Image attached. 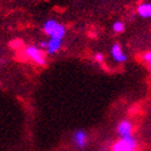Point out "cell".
I'll return each instance as SVG.
<instances>
[{
  "instance_id": "6da1fadb",
  "label": "cell",
  "mask_w": 151,
  "mask_h": 151,
  "mask_svg": "<svg viewBox=\"0 0 151 151\" xmlns=\"http://www.w3.org/2000/svg\"><path fill=\"white\" fill-rule=\"evenodd\" d=\"M42 29H43L44 34L49 38L60 39V40H63L64 38H65L67 32L65 25L54 19H50L45 21Z\"/></svg>"
},
{
  "instance_id": "7a4b0ae2",
  "label": "cell",
  "mask_w": 151,
  "mask_h": 151,
  "mask_svg": "<svg viewBox=\"0 0 151 151\" xmlns=\"http://www.w3.org/2000/svg\"><path fill=\"white\" fill-rule=\"evenodd\" d=\"M138 148V144L133 136L122 137L116 140L111 147L112 151H136Z\"/></svg>"
},
{
  "instance_id": "3957f363",
  "label": "cell",
  "mask_w": 151,
  "mask_h": 151,
  "mask_svg": "<svg viewBox=\"0 0 151 151\" xmlns=\"http://www.w3.org/2000/svg\"><path fill=\"white\" fill-rule=\"evenodd\" d=\"M25 54L26 56L29 57V60L39 66H45L47 65V60L44 57L42 51L36 45H28L25 47Z\"/></svg>"
},
{
  "instance_id": "277c9868",
  "label": "cell",
  "mask_w": 151,
  "mask_h": 151,
  "mask_svg": "<svg viewBox=\"0 0 151 151\" xmlns=\"http://www.w3.org/2000/svg\"><path fill=\"white\" fill-rule=\"evenodd\" d=\"M110 55L112 60L118 64H123L127 60V55L124 53L122 45L119 42H114L110 47Z\"/></svg>"
},
{
  "instance_id": "5b68a950",
  "label": "cell",
  "mask_w": 151,
  "mask_h": 151,
  "mask_svg": "<svg viewBox=\"0 0 151 151\" xmlns=\"http://www.w3.org/2000/svg\"><path fill=\"white\" fill-rule=\"evenodd\" d=\"M133 132H134V125H133V123L131 121H129V120H122V121H120L118 126H116V133L119 134L120 138L133 136Z\"/></svg>"
},
{
  "instance_id": "8992f818",
  "label": "cell",
  "mask_w": 151,
  "mask_h": 151,
  "mask_svg": "<svg viewBox=\"0 0 151 151\" xmlns=\"http://www.w3.org/2000/svg\"><path fill=\"white\" fill-rule=\"evenodd\" d=\"M62 45H63V40L49 38V40H47V47L44 51L47 52V55H54L60 50Z\"/></svg>"
},
{
  "instance_id": "52a82bcc",
  "label": "cell",
  "mask_w": 151,
  "mask_h": 151,
  "mask_svg": "<svg viewBox=\"0 0 151 151\" xmlns=\"http://www.w3.org/2000/svg\"><path fill=\"white\" fill-rule=\"evenodd\" d=\"M136 13L139 17L145 19H151V2L150 1H144L140 2L136 6Z\"/></svg>"
},
{
  "instance_id": "ba28073f",
  "label": "cell",
  "mask_w": 151,
  "mask_h": 151,
  "mask_svg": "<svg viewBox=\"0 0 151 151\" xmlns=\"http://www.w3.org/2000/svg\"><path fill=\"white\" fill-rule=\"evenodd\" d=\"M73 142L79 148H83L88 142V135L83 129H78L73 134Z\"/></svg>"
},
{
  "instance_id": "9c48e42d",
  "label": "cell",
  "mask_w": 151,
  "mask_h": 151,
  "mask_svg": "<svg viewBox=\"0 0 151 151\" xmlns=\"http://www.w3.org/2000/svg\"><path fill=\"white\" fill-rule=\"evenodd\" d=\"M111 28L116 34H122L125 30V24L122 21H116V22H113Z\"/></svg>"
},
{
  "instance_id": "30bf717a",
  "label": "cell",
  "mask_w": 151,
  "mask_h": 151,
  "mask_svg": "<svg viewBox=\"0 0 151 151\" xmlns=\"http://www.w3.org/2000/svg\"><path fill=\"white\" fill-rule=\"evenodd\" d=\"M142 60H144V63L147 64L149 71L151 73V51H147L142 55Z\"/></svg>"
},
{
  "instance_id": "8fae6325",
  "label": "cell",
  "mask_w": 151,
  "mask_h": 151,
  "mask_svg": "<svg viewBox=\"0 0 151 151\" xmlns=\"http://www.w3.org/2000/svg\"><path fill=\"white\" fill-rule=\"evenodd\" d=\"M94 60L95 62H97V63H101V62H104L105 60V55L101 52H97V53L94 54Z\"/></svg>"
},
{
  "instance_id": "7c38bea8",
  "label": "cell",
  "mask_w": 151,
  "mask_h": 151,
  "mask_svg": "<svg viewBox=\"0 0 151 151\" xmlns=\"http://www.w3.org/2000/svg\"><path fill=\"white\" fill-rule=\"evenodd\" d=\"M98 1H107V0H98Z\"/></svg>"
},
{
  "instance_id": "4fadbf2b",
  "label": "cell",
  "mask_w": 151,
  "mask_h": 151,
  "mask_svg": "<svg viewBox=\"0 0 151 151\" xmlns=\"http://www.w3.org/2000/svg\"><path fill=\"white\" fill-rule=\"evenodd\" d=\"M0 88H1V82H0Z\"/></svg>"
}]
</instances>
